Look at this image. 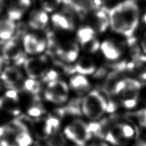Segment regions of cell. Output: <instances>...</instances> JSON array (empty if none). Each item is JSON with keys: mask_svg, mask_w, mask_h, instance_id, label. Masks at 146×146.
Listing matches in <instances>:
<instances>
[{"mask_svg": "<svg viewBox=\"0 0 146 146\" xmlns=\"http://www.w3.org/2000/svg\"><path fill=\"white\" fill-rule=\"evenodd\" d=\"M141 89L142 86L139 80L125 78L117 82L115 93L122 106L126 109H132L139 102Z\"/></svg>", "mask_w": 146, "mask_h": 146, "instance_id": "6da1fadb", "label": "cell"}, {"mask_svg": "<svg viewBox=\"0 0 146 146\" xmlns=\"http://www.w3.org/2000/svg\"><path fill=\"white\" fill-rule=\"evenodd\" d=\"M82 111L90 121H98L106 113L108 104L105 97L97 90H91L84 95L82 102Z\"/></svg>", "mask_w": 146, "mask_h": 146, "instance_id": "7a4b0ae2", "label": "cell"}, {"mask_svg": "<svg viewBox=\"0 0 146 146\" xmlns=\"http://www.w3.org/2000/svg\"><path fill=\"white\" fill-rule=\"evenodd\" d=\"M124 27L123 35L132 38L139 21V9L135 0H125L117 5Z\"/></svg>", "mask_w": 146, "mask_h": 146, "instance_id": "3957f363", "label": "cell"}, {"mask_svg": "<svg viewBox=\"0 0 146 146\" xmlns=\"http://www.w3.org/2000/svg\"><path fill=\"white\" fill-rule=\"evenodd\" d=\"M64 132L67 139L79 146L87 144L91 138L89 125L80 119L71 122L65 127Z\"/></svg>", "mask_w": 146, "mask_h": 146, "instance_id": "277c9868", "label": "cell"}, {"mask_svg": "<svg viewBox=\"0 0 146 146\" xmlns=\"http://www.w3.org/2000/svg\"><path fill=\"white\" fill-rule=\"evenodd\" d=\"M135 131L131 125L124 122L117 124L109 130L106 139L110 145L123 146L128 144L133 139Z\"/></svg>", "mask_w": 146, "mask_h": 146, "instance_id": "5b68a950", "label": "cell"}, {"mask_svg": "<svg viewBox=\"0 0 146 146\" xmlns=\"http://www.w3.org/2000/svg\"><path fill=\"white\" fill-rule=\"evenodd\" d=\"M69 97V86L64 80L57 79L49 82L44 92L47 100L56 104L66 102Z\"/></svg>", "mask_w": 146, "mask_h": 146, "instance_id": "8992f818", "label": "cell"}, {"mask_svg": "<svg viewBox=\"0 0 146 146\" xmlns=\"http://www.w3.org/2000/svg\"><path fill=\"white\" fill-rule=\"evenodd\" d=\"M0 79L9 90H18L23 88V75L19 69L14 66H9L1 73Z\"/></svg>", "mask_w": 146, "mask_h": 146, "instance_id": "52a82bcc", "label": "cell"}, {"mask_svg": "<svg viewBox=\"0 0 146 146\" xmlns=\"http://www.w3.org/2000/svg\"><path fill=\"white\" fill-rule=\"evenodd\" d=\"M25 72L30 79H36L42 77L48 71V64L46 59L31 58L26 59L24 62Z\"/></svg>", "mask_w": 146, "mask_h": 146, "instance_id": "ba28073f", "label": "cell"}, {"mask_svg": "<svg viewBox=\"0 0 146 146\" xmlns=\"http://www.w3.org/2000/svg\"><path fill=\"white\" fill-rule=\"evenodd\" d=\"M23 45L25 51L30 55L42 53L46 48V43L33 33H27L23 38Z\"/></svg>", "mask_w": 146, "mask_h": 146, "instance_id": "9c48e42d", "label": "cell"}, {"mask_svg": "<svg viewBox=\"0 0 146 146\" xmlns=\"http://www.w3.org/2000/svg\"><path fill=\"white\" fill-rule=\"evenodd\" d=\"M69 87L79 95H85L92 90V84L87 76L78 74L69 80Z\"/></svg>", "mask_w": 146, "mask_h": 146, "instance_id": "30bf717a", "label": "cell"}, {"mask_svg": "<svg viewBox=\"0 0 146 146\" xmlns=\"http://www.w3.org/2000/svg\"><path fill=\"white\" fill-rule=\"evenodd\" d=\"M79 46L74 43H67L60 47L57 50L60 59L67 63H71L76 61L79 56Z\"/></svg>", "mask_w": 146, "mask_h": 146, "instance_id": "8fae6325", "label": "cell"}, {"mask_svg": "<svg viewBox=\"0 0 146 146\" xmlns=\"http://www.w3.org/2000/svg\"><path fill=\"white\" fill-rule=\"evenodd\" d=\"M3 53L5 59L13 61L17 65L24 64L26 61L21 49L14 42L7 43L3 49Z\"/></svg>", "mask_w": 146, "mask_h": 146, "instance_id": "7c38bea8", "label": "cell"}, {"mask_svg": "<svg viewBox=\"0 0 146 146\" xmlns=\"http://www.w3.org/2000/svg\"><path fill=\"white\" fill-rule=\"evenodd\" d=\"M129 69L137 79L146 80V56H138L129 62Z\"/></svg>", "mask_w": 146, "mask_h": 146, "instance_id": "4fadbf2b", "label": "cell"}, {"mask_svg": "<svg viewBox=\"0 0 146 146\" xmlns=\"http://www.w3.org/2000/svg\"><path fill=\"white\" fill-rule=\"evenodd\" d=\"M97 69L94 60L88 56H83L78 60L75 65V70L78 74L85 76L92 75Z\"/></svg>", "mask_w": 146, "mask_h": 146, "instance_id": "5bb4252c", "label": "cell"}, {"mask_svg": "<svg viewBox=\"0 0 146 146\" xmlns=\"http://www.w3.org/2000/svg\"><path fill=\"white\" fill-rule=\"evenodd\" d=\"M100 49L103 56L110 61H117L122 55L121 49L110 40H105L101 44Z\"/></svg>", "mask_w": 146, "mask_h": 146, "instance_id": "9a60e30c", "label": "cell"}, {"mask_svg": "<svg viewBox=\"0 0 146 146\" xmlns=\"http://www.w3.org/2000/svg\"><path fill=\"white\" fill-rule=\"evenodd\" d=\"M49 17L45 10H35L32 11L30 15L29 23L30 27L35 30L43 29L46 27L49 22Z\"/></svg>", "mask_w": 146, "mask_h": 146, "instance_id": "2e32d148", "label": "cell"}, {"mask_svg": "<svg viewBox=\"0 0 146 146\" xmlns=\"http://www.w3.org/2000/svg\"><path fill=\"white\" fill-rule=\"evenodd\" d=\"M19 99L10 97L5 93L3 97L0 98V109L12 115H19Z\"/></svg>", "mask_w": 146, "mask_h": 146, "instance_id": "e0dca14e", "label": "cell"}, {"mask_svg": "<svg viewBox=\"0 0 146 146\" xmlns=\"http://www.w3.org/2000/svg\"><path fill=\"white\" fill-rule=\"evenodd\" d=\"M51 20L55 27L64 30H72L74 29V24L71 17L61 13H55L52 15Z\"/></svg>", "mask_w": 146, "mask_h": 146, "instance_id": "ac0fdd59", "label": "cell"}, {"mask_svg": "<svg viewBox=\"0 0 146 146\" xmlns=\"http://www.w3.org/2000/svg\"><path fill=\"white\" fill-rule=\"evenodd\" d=\"M15 30L14 21L7 19H0V40L7 41L11 38Z\"/></svg>", "mask_w": 146, "mask_h": 146, "instance_id": "d6986e66", "label": "cell"}, {"mask_svg": "<svg viewBox=\"0 0 146 146\" xmlns=\"http://www.w3.org/2000/svg\"><path fill=\"white\" fill-rule=\"evenodd\" d=\"M77 38L81 45L83 46L96 38V32L92 27H82L78 30Z\"/></svg>", "mask_w": 146, "mask_h": 146, "instance_id": "ffe728a7", "label": "cell"}, {"mask_svg": "<svg viewBox=\"0 0 146 146\" xmlns=\"http://www.w3.org/2000/svg\"><path fill=\"white\" fill-rule=\"evenodd\" d=\"M32 127L33 129L36 137L38 139L48 138L46 130V119H40L34 120V121L32 122Z\"/></svg>", "mask_w": 146, "mask_h": 146, "instance_id": "44dd1931", "label": "cell"}, {"mask_svg": "<svg viewBox=\"0 0 146 146\" xmlns=\"http://www.w3.org/2000/svg\"><path fill=\"white\" fill-rule=\"evenodd\" d=\"M23 89L30 94L37 96L42 90V86L40 82L36 79H28L24 80L23 84Z\"/></svg>", "mask_w": 146, "mask_h": 146, "instance_id": "7402d4cb", "label": "cell"}, {"mask_svg": "<svg viewBox=\"0 0 146 146\" xmlns=\"http://www.w3.org/2000/svg\"><path fill=\"white\" fill-rule=\"evenodd\" d=\"M27 113L29 116L35 118L43 115L46 113V109L40 102L38 97L36 96L33 102L28 108Z\"/></svg>", "mask_w": 146, "mask_h": 146, "instance_id": "603a6c76", "label": "cell"}, {"mask_svg": "<svg viewBox=\"0 0 146 146\" xmlns=\"http://www.w3.org/2000/svg\"><path fill=\"white\" fill-rule=\"evenodd\" d=\"M46 130L48 137L58 132L60 127V121L57 116L50 115L46 119Z\"/></svg>", "mask_w": 146, "mask_h": 146, "instance_id": "cb8c5ba5", "label": "cell"}, {"mask_svg": "<svg viewBox=\"0 0 146 146\" xmlns=\"http://www.w3.org/2000/svg\"><path fill=\"white\" fill-rule=\"evenodd\" d=\"M96 26L98 30L101 32H104L107 29L110 24L109 17L104 10H100L96 14Z\"/></svg>", "mask_w": 146, "mask_h": 146, "instance_id": "d4e9b609", "label": "cell"}, {"mask_svg": "<svg viewBox=\"0 0 146 146\" xmlns=\"http://www.w3.org/2000/svg\"><path fill=\"white\" fill-rule=\"evenodd\" d=\"M15 141L18 146H30L32 144L33 139L29 131H23L16 135Z\"/></svg>", "mask_w": 146, "mask_h": 146, "instance_id": "484cf974", "label": "cell"}, {"mask_svg": "<svg viewBox=\"0 0 146 146\" xmlns=\"http://www.w3.org/2000/svg\"><path fill=\"white\" fill-rule=\"evenodd\" d=\"M24 12L25 10L22 8L17 6V5H13L8 10V18L13 21L19 20L23 17Z\"/></svg>", "mask_w": 146, "mask_h": 146, "instance_id": "4316f807", "label": "cell"}, {"mask_svg": "<svg viewBox=\"0 0 146 146\" xmlns=\"http://www.w3.org/2000/svg\"><path fill=\"white\" fill-rule=\"evenodd\" d=\"M48 144L49 146H66V142L64 138L56 133L48 137Z\"/></svg>", "mask_w": 146, "mask_h": 146, "instance_id": "83f0119b", "label": "cell"}, {"mask_svg": "<svg viewBox=\"0 0 146 146\" xmlns=\"http://www.w3.org/2000/svg\"><path fill=\"white\" fill-rule=\"evenodd\" d=\"M100 46L101 44L99 42V41L97 39L95 38L93 40L90 41V42H88V43L82 46L85 52L89 54H94L100 48Z\"/></svg>", "mask_w": 146, "mask_h": 146, "instance_id": "f1b7e54d", "label": "cell"}, {"mask_svg": "<svg viewBox=\"0 0 146 146\" xmlns=\"http://www.w3.org/2000/svg\"><path fill=\"white\" fill-rule=\"evenodd\" d=\"M59 77V73L56 70L51 69L50 70H48L44 76L42 77L44 82H50L53 80L58 79Z\"/></svg>", "mask_w": 146, "mask_h": 146, "instance_id": "f546056e", "label": "cell"}, {"mask_svg": "<svg viewBox=\"0 0 146 146\" xmlns=\"http://www.w3.org/2000/svg\"><path fill=\"white\" fill-rule=\"evenodd\" d=\"M136 119L138 124L146 129V108L140 109L137 112Z\"/></svg>", "mask_w": 146, "mask_h": 146, "instance_id": "4dcf8cb0", "label": "cell"}, {"mask_svg": "<svg viewBox=\"0 0 146 146\" xmlns=\"http://www.w3.org/2000/svg\"><path fill=\"white\" fill-rule=\"evenodd\" d=\"M16 5L25 10L30 7L31 1L30 0H16Z\"/></svg>", "mask_w": 146, "mask_h": 146, "instance_id": "1f68e13d", "label": "cell"}, {"mask_svg": "<svg viewBox=\"0 0 146 146\" xmlns=\"http://www.w3.org/2000/svg\"><path fill=\"white\" fill-rule=\"evenodd\" d=\"M133 146H146V139H139L133 145Z\"/></svg>", "mask_w": 146, "mask_h": 146, "instance_id": "d6a6232c", "label": "cell"}, {"mask_svg": "<svg viewBox=\"0 0 146 146\" xmlns=\"http://www.w3.org/2000/svg\"><path fill=\"white\" fill-rule=\"evenodd\" d=\"M87 146H110L108 143L104 142H94L88 145Z\"/></svg>", "mask_w": 146, "mask_h": 146, "instance_id": "836d02e7", "label": "cell"}, {"mask_svg": "<svg viewBox=\"0 0 146 146\" xmlns=\"http://www.w3.org/2000/svg\"><path fill=\"white\" fill-rule=\"evenodd\" d=\"M141 45H142V48L143 52H144L145 54L146 55V40H143L142 43H141Z\"/></svg>", "mask_w": 146, "mask_h": 146, "instance_id": "e575fe53", "label": "cell"}, {"mask_svg": "<svg viewBox=\"0 0 146 146\" xmlns=\"http://www.w3.org/2000/svg\"><path fill=\"white\" fill-rule=\"evenodd\" d=\"M3 66V58L0 56V74L2 72Z\"/></svg>", "mask_w": 146, "mask_h": 146, "instance_id": "d590c367", "label": "cell"}, {"mask_svg": "<svg viewBox=\"0 0 146 146\" xmlns=\"http://www.w3.org/2000/svg\"><path fill=\"white\" fill-rule=\"evenodd\" d=\"M4 7V0H0V14Z\"/></svg>", "mask_w": 146, "mask_h": 146, "instance_id": "8d00e7d4", "label": "cell"}, {"mask_svg": "<svg viewBox=\"0 0 146 146\" xmlns=\"http://www.w3.org/2000/svg\"><path fill=\"white\" fill-rule=\"evenodd\" d=\"M142 21H143V22H144V23H145V24H146V13L144 14V15H143Z\"/></svg>", "mask_w": 146, "mask_h": 146, "instance_id": "74e56055", "label": "cell"}, {"mask_svg": "<svg viewBox=\"0 0 146 146\" xmlns=\"http://www.w3.org/2000/svg\"><path fill=\"white\" fill-rule=\"evenodd\" d=\"M1 90H2V86H1V82H0V92H1Z\"/></svg>", "mask_w": 146, "mask_h": 146, "instance_id": "f35d334b", "label": "cell"}, {"mask_svg": "<svg viewBox=\"0 0 146 146\" xmlns=\"http://www.w3.org/2000/svg\"><path fill=\"white\" fill-rule=\"evenodd\" d=\"M36 146H41V145H36Z\"/></svg>", "mask_w": 146, "mask_h": 146, "instance_id": "ab89813d", "label": "cell"}]
</instances>
